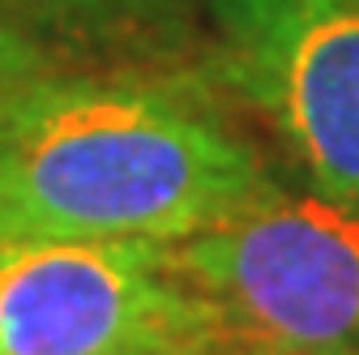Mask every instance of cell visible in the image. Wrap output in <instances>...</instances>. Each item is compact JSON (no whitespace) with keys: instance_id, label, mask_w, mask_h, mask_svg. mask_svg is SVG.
I'll list each match as a JSON object with an SVG mask.
<instances>
[{"instance_id":"1","label":"cell","mask_w":359,"mask_h":355,"mask_svg":"<svg viewBox=\"0 0 359 355\" xmlns=\"http://www.w3.org/2000/svg\"><path fill=\"white\" fill-rule=\"evenodd\" d=\"M269 193L244 138L150 81L48 73L0 138L9 244H180Z\"/></svg>"},{"instance_id":"2","label":"cell","mask_w":359,"mask_h":355,"mask_svg":"<svg viewBox=\"0 0 359 355\" xmlns=\"http://www.w3.org/2000/svg\"><path fill=\"white\" fill-rule=\"evenodd\" d=\"M244 355L359 347V210L269 193L201 236L163 244Z\"/></svg>"},{"instance_id":"3","label":"cell","mask_w":359,"mask_h":355,"mask_svg":"<svg viewBox=\"0 0 359 355\" xmlns=\"http://www.w3.org/2000/svg\"><path fill=\"white\" fill-rule=\"evenodd\" d=\"M0 355H244L163 244L0 248Z\"/></svg>"},{"instance_id":"4","label":"cell","mask_w":359,"mask_h":355,"mask_svg":"<svg viewBox=\"0 0 359 355\" xmlns=\"http://www.w3.org/2000/svg\"><path fill=\"white\" fill-rule=\"evenodd\" d=\"M214 60L317 197L359 210V0H210Z\"/></svg>"},{"instance_id":"5","label":"cell","mask_w":359,"mask_h":355,"mask_svg":"<svg viewBox=\"0 0 359 355\" xmlns=\"http://www.w3.org/2000/svg\"><path fill=\"white\" fill-rule=\"evenodd\" d=\"M171 0H0L26 34H60V39H107L128 34L146 22H158Z\"/></svg>"},{"instance_id":"6","label":"cell","mask_w":359,"mask_h":355,"mask_svg":"<svg viewBox=\"0 0 359 355\" xmlns=\"http://www.w3.org/2000/svg\"><path fill=\"white\" fill-rule=\"evenodd\" d=\"M48 77L43 52L34 48V39L0 9V138H5L9 120L26 103V95Z\"/></svg>"},{"instance_id":"7","label":"cell","mask_w":359,"mask_h":355,"mask_svg":"<svg viewBox=\"0 0 359 355\" xmlns=\"http://www.w3.org/2000/svg\"><path fill=\"white\" fill-rule=\"evenodd\" d=\"M304 355H359L355 347H338V351H304Z\"/></svg>"},{"instance_id":"8","label":"cell","mask_w":359,"mask_h":355,"mask_svg":"<svg viewBox=\"0 0 359 355\" xmlns=\"http://www.w3.org/2000/svg\"><path fill=\"white\" fill-rule=\"evenodd\" d=\"M9 244V236H5V223H0V248H5Z\"/></svg>"}]
</instances>
